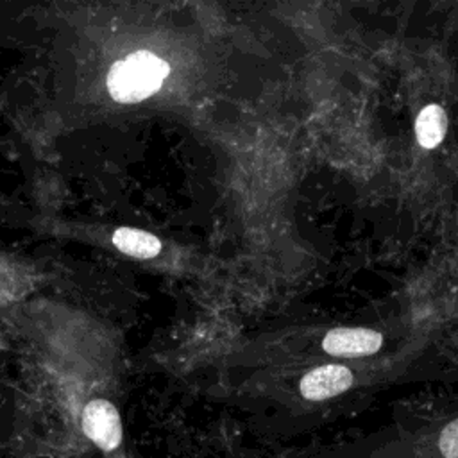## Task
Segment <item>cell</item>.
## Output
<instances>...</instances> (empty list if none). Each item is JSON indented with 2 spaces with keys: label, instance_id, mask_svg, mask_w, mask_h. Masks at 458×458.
<instances>
[{
  "label": "cell",
  "instance_id": "obj_1",
  "mask_svg": "<svg viewBox=\"0 0 458 458\" xmlns=\"http://www.w3.org/2000/svg\"><path fill=\"white\" fill-rule=\"evenodd\" d=\"M170 66L157 55L140 50L111 66L107 75L109 95L116 102H140L159 89Z\"/></svg>",
  "mask_w": 458,
  "mask_h": 458
},
{
  "label": "cell",
  "instance_id": "obj_2",
  "mask_svg": "<svg viewBox=\"0 0 458 458\" xmlns=\"http://www.w3.org/2000/svg\"><path fill=\"white\" fill-rule=\"evenodd\" d=\"M82 429L104 451H113L122 440L118 410L106 399H93L82 411Z\"/></svg>",
  "mask_w": 458,
  "mask_h": 458
},
{
  "label": "cell",
  "instance_id": "obj_3",
  "mask_svg": "<svg viewBox=\"0 0 458 458\" xmlns=\"http://www.w3.org/2000/svg\"><path fill=\"white\" fill-rule=\"evenodd\" d=\"M383 336L367 327H336L331 329L322 342L326 352L333 356H363L381 347Z\"/></svg>",
  "mask_w": 458,
  "mask_h": 458
},
{
  "label": "cell",
  "instance_id": "obj_4",
  "mask_svg": "<svg viewBox=\"0 0 458 458\" xmlns=\"http://www.w3.org/2000/svg\"><path fill=\"white\" fill-rule=\"evenodd\" d=\"M352 385V374L344 365H322L301 379V394L311 401H322L345 392Z\"/></svg>",
  "mask_w": 458,
  "mask_h": 458
},
{
  "label": "cell",
  "instance_id": "obj_5",
  "mask_svg": "<svg viewBox=\"0 0 458 458\" xmlns=\"http://www.w3.org/2000/svg\"><path fill=\"white\" fill-rule=\"evenodd\" d=\"M113 243L123 254L143 259L154 258L161 250V242L154 234L136 227H118L113 234Z\"/></svg>",
  "mask_w": 458,
  "mask_h": 458
},
{
  "label": "cell",
  "instance_id": "obj_6",
  "mask_svg": "<svg viewBox=\"0 0 458 458\" xmlns=\"http://www.w3.org/2000/svg\"><path fill=\"white\" fill-rule=\"evenodd\" d=\"M447 127V118L445 111L438 104H429L426 106L415 122V132L417 140L424 148H435L445 134Z\"/></svg>",
  "mask_w": 458,
  "mask_h": 458
},
{
  "label": "cell",
  "instance_id": "obj_7",
  "mask_svg": "<svg viewBox=\"0 0 458 458\" xmlns=\"http://www.w3.org/2000/svg\"><path fill=\"white\" fill-rule=\"evenodd\" d=\"M458 422L451 420L440 435V451L445 458H458Z\"/></svg>",
  "mask_w": 458,
  "mask_h": 458
}]
</instances>
